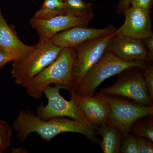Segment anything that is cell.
<instances>
[{
    "label": "cell",
    "mask_w": 153,
    "mask_h": 153,
    "mask_svg": "<svg viewBox=\"0 0 153 153\" xmlns=\"http://www.w3.org/2000/svg\"><path fill=\"white\" fill-rule=\"evenodd\" d=\"M97 134L102 137L100 142L104 153H119L123 135L120 131L114 126L105 124L99 126Z\"/></svg>",
    "instance_id": "obj_15"
},
{
    "label": "cell",
    "mask_w": 153,
    "mask_h": 153,
    "mask_svg": "<svg viewBox=\"0 0 153 153\" xmlns=\"http://www.w3.org/2000/svg\"><path fill=\"white\" fill-rule=\"evenodd\" d=\"M67 13L63 0H44L41 8L34 15V18L47 19Z\"/></svg>",
    "instance_id": "obj_17"
},
{
    "label": "cell",
    "mask_w": 153,
    "mask_h": 153,
    "mask_svg": "<svg viewBox=\"0 0 153 153\" xmlns=\"http://www.w3.org/2000/svg\"><path fill=\"white\" fill-rule=\"evenodd\" d=\"M90 22L89 19L66 14L47 19L33 17L30 19V24L38 33L39 41H46L50 40L57 33L73 27H88Z\"/></svg>",
    "instance_id": "obj_9"
},
{
    "label": "cell",
    "mask_w": 153,
    "mask_h": 153,
    "mask_svg": "<svg viewBox=\"0 0 153 153\" xmlns=\"http://www.w3.org/2000/svg\"><path fill=\"white\" fill-rule=\"evenodd\" d=\"M68 91L74 96L80 109L96 128L108 124L110 107L101 94L80 96L76 94L74 89Z\"/></svg>",
    "instance_id": "obj_12"
},
{
    "label": "cell",
    "mask_w": 153,
    "mask_h": 153,
    "mask_svg": "<svg viewBox=\"0 0 153 153\" xmlns=\"http://www.w3.org/2000/svg\"><path fill=\"white\" fill-rule=\"evenodd\" d=\"M13 128L21 143L25 142L30 134L34 132L47 142L66 132L82 134L96 143L100 141L96 136L95 129L81 122L66 117L43 119L29 110H22L19 112L14 120Z\"/></svg>",
    "instance_id": "obj_1"
},
{
    "label": "cell",
    "mask_w": 153,
    "mask_h": 153,
    "mask_svg": "<svg viewBox=\"0 0 153 153\" xmlns=\"http://www.w3.org/2000/svg\"><path fill=\"white\" fill-rule=\"evenodd\" d=\"M16 60V57L8 52L0 49V69L10 62Z\"/></svg>",
    "instance_id": "obj_24"
},
{
    "label": "cell",
    "mask_w": 153,
    "mask_h": 153,
    "mask_svg": "<svg viewBox=\"0 0 153 153\" xmlns=\"http://www.w3.org/2000/svg\"><path fill=\"white\" fill-rule=\"evenodd\" d=\"M36 47L24 44L20 40L15 28L9 25L0 7V49L14 55L16 60L27 56Z\"/></svg>",
    "instance_id": "obj_14"
},
{
    "label": "cell",
    "mask_w": 153,
    "mask_h": 153,
    "mask_svg": "<svg viewBox=\"0 0 153 153\" xmlns=\"http://www.w3.org/2000/svg\"><path fill=\"white\" fill-rule=\"evenodd\" d=\"M118 74L112 85L102 88L99 94L118 96L128 99L139 104L153 105L145 81L143 68L130 67Z\"/></svg>",
    "instance_id": "obj_5"
},
{
    "label": "cell",
    "mask_w": 153,
    "mask_h": 153,
    "mask_svg": "<svg viewBox=\"0 0 153 153\" xmlns=\"http://www.w3.org/2000/svg\"><path fill=\"white\" fill-rule=\"evenodd\" d=\"M151 13L131 6L124 14L123 25L117 29L118 35L140 40L153 35Z\"/></svg>",
    "instance_id": "obj_11"
},
{
    "label": "cell",
    "mask_w": 153,
    "mask_h": 153,
    "mask_svg": "<svg viewBox=\"0 0 153 153\" xmlns=\"http://www.w3.org/2000/svg\"><path fill=\"white\" fill-rule=\"evenodd\" d=\"M131 132L153 142V115L143 117L136 121L131 128Z\"/></svg>",
    "instance_id": "obj_18"
},
{
    "label": "cell",
    "mask_w": 153,
    "mask_h": 153,
    "mask_svg": "<svg viewBox=\"0 0 153 153\" xmlns=\"http://www.w3.org/2000/svg\"><path fill=\"white\" fill-rule=\"evenodd\" d=\"M153 4V0H130L131 6L141 9L148 12H151Z\"/></svg>",
    "instance_id": "obj_23"
},
{
    "label": "cell",
    "mask_w": 153,
    "mask_h": 153,
    "mask_svg": "<svg viewBox=\"0 0 153 153\" xmlns=\"http://www.w3.org/2000/svg\"><path fill=\"white\" fill-rule=\"evenodd\" d=\"M75 57L74 48L61 49L58 57L25 85L27 94L40 99L44 91L52 84L66 87V90L74 89L72 69Z\"/></svg>",
    "instance_id": "obj_2"
},
{
    "label": "cell",
    "mask_w": 153,
    "mask_h": 153,
    "mask_svg": "<svg viewBox=\"0 0 153 153\" xmlns=\"http://www.w3.org/2000/svg\"><path fill=\"white\" fill-rule=\"evenodd\" d=\"M130 7V0H119L117 7V13L119 15H124Z\"/></svg>",
    "instance_id": "obj_26"
},
{
    "label": "cell",
    "mask_w": 153,
    "mask_h": 153,
    "mask_svg": "<svg viewBox=\"0 0 153 153\" xmlns=\"http://www.w3.org/2000/svg\"><path fill=\"white\" fill-rule=\"evenodd\" d=\"M117 33L116 30L109 35L85 41L74 48L75 57L72 69L74 90L88 70L100 59Z\"/></svg>",
    "instance_id": "obj_8"
},
{
    "label": "cell",
    "mask_w": 153,
    "mask_h": 153,
    "mask_svg": "<svg viewBox=\"0 0 153 153\" xmlns=\"http://www.w3.org/2000/svg\"><path fill=\"white\" fill-rule=\"evenodd\" d=\"M144 76L151 99L153 100V66L147 63L143 68Z\"/></svg>",
    "instance_id": "obj_21"
},
{
    "label": "cell",
    "mask_w": 153,
    "mask_h": 153,
    "mask_svg": "<svg viewBox=\"0 0 153 153\" xmlns=\"http://www.w3.org/2000/svg\"><path fill=\"white\" fill-rule=\"evenodd\" d=\"M107 50L126 61L151 62L141 40L120 36L117 33L111 41Z\"/></svg>",
    "instance_id": "obj_13"
},
{
    "label": "cell",
    "mask_w": 153,
    "mask_h": 153,
    "mask_svg": "<svg viewBox=\"0 0 153 153\" xmlns=\"http://www.w3.org/2000/svg\"><path fill=\"white\" fill-rule=\"evenodd\" d=\"M137 153H152L153 142L142 137H136Z\"/></svg>",
    "instance_id": "obj_22"
},
{
    "label": "cell",
    "mask_w": 153,
    "mask_h": 153,
    "mask_svg": "<svg viewBox=\"0 0 153 153\" xmlns=\"http://www.w3.org/2000/svg\"><path fill=\"white\" fill-rule=\"evenodd\" d=\"M101 95L110 107L108 125L117 128L123 137L130 133L131 128L136 121L143 117L153 115V105L139 104L118 96Z\"/></svg>",
    "instance_id": "obj_7"
},
{
    "label": "cell",
    "mask_w": 153,
    "mask_h": 153,
    "mask_svg": "<svg viewBox=\"0 0 153 153\" xmlns=\"http://www.w3.org/2000/svg\"><path fill=\"white\" fill-rule=\"evenodd\" d=\"M150 61H126L106 50L100 59L84 75L75 90V92L80 96L94 95L96 89L105 79L120 74L127 68H143Z\"/></svg>",
    "instance_id": "obj_3"
},
{
    "label": "cell",
    "mask_w": 153,
    "mask_h": 153,
    "mask_svg": "<svg viewBox=\"0 0 153 153\" xmlns=\"http://www.w3.org/2000/svg\"><path fill=\"white\" fill-rule=\"evenodd\" d=\"M67 14L77 17L85 18L91 21L94 17L91 3L84 0H63Z\"/></svg>",
    "instance_id": "obj_16"
},
{
    "label": "cell",
    "mask_w": 153,
    "mask_h": 153,
    "mask_svg": "<svg viewBox=\"0 0 153 153\" xmlns=\"http://www.w3.org/2000/svg\"><path fill=\"white\" fill-rule=\"evenodd\" d=\"M123 137L124 138L122 140L121 143L120 153H137L136 137L130 133Z\"/></svg>",
    "instance_id": "obj_20"
},
{
    "label": "cell",
    "mask_w": 153,
    "mask_h": 153,
    "mask_svg": "<svg viewBox=\"0 0 153 153\" xmlns=\"http://www.w3.org/2000/svg\"><path fill=\"white\" fill-rule=\"evenodd\" d=\"M61 49L50 40L38 41L29 55L13 62L11 74L16 83L25 87L34 76L57 59Z\"/></svg>",
    "instance_id": "obj_4"
},
{
    "label": "cell",
    "mask_w": 153,
    "mask_h": 153,
    "mask_svg": "<svg viewBox=\"0 0 153 153\" xmlns=\"http://www.w3.org/2000/svg\"><path fill=\"white\" fill-rule=\"evenodd\" d=\"M61 89L66 90V87L60 85H49L45 88L44 94L48 102L46 105L41 103L38 107L36 115L45 120L55 117H68L96 128L80 109L74 96L70 94L71 99L66 100L60 95Z\"/></svg>",
    "instance_id": "obj_6"
},
{
    "label": "cell",
    "mask_w": 153,
    "mask_h": 153,
    "mask_svg": "<svg viewBox=\"0 0 153 153\" xmlns=\"http://www.w3.org/2000/svg\"><path fill=\"white\" fill-rule=\"evenodd\" d=\"M13 132L10 126L0 119V153L5 152L10 146Z\"/></svg>",
    "instance_id": "obj_19"
},
{
    "label": "cell",
    "mask_w": 153,
    "mask_h": 153,
    "mask_svg": "<svg viewBox=\"0 0 153 153\" xmlns=\"http://www.w3.org/2000/svg\"><path fill=\"white\" fill-rule=\"evenodd\" d=\"M141 40L149 53L150 60L152 62L153 60V35Z\"/></svg>",
    "instance_id": "obj_25"
},
{
    "label": "cell",
    "mask_w": 153,
    "mask_h": 153,
    "mask_svg": "<svg viewBox=\"0 0 153 153\" xmlns=\"http://www.w3.org/2000/svg\"><path fill=\"white\" fill-rule=\"evenodd\" d=\"M116 30L112 25H108L102 29L77 26L57 33L50 41L52 44L61 49L75 48L85 41L109 35Z\"/></svg>",
    "instance_id": "obj_10"
}]
</instances>
